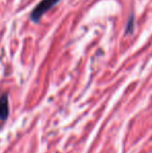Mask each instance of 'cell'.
Returning a JSON list of instances; mask_svg holds the SVG:
<instances>
[{"instance_id": "cell-1", "label": "cell", "mask_w": 152, "mask_h": 153, "mask_svg": "<svg viewBox=\"0 0 152 153\" xmlns=\"http://www.w3.org/2000/svg\"><path fill=\"white\" fill-rule=\"evenodd\" d=\"M59 1V0H43V1H41L31 12L30 19L33 22H38L42 18L43 15L46 12H48L51 7H53Z\"/></svg>"}, {"instance_id": "cell-2", "label": "cell", "mask_w": 152, "mask_h": 153, "mask_svg": "<svg viewBox=\"0 0 152 153\" xmlns=\"http://www.w3.org/2000/svg\"><path fill=\"white\" fill-rule=\"evenodd\" d=\"M8 116V100L6 95L0 96V120H5Z\"/></svg>"}]
</instances>
